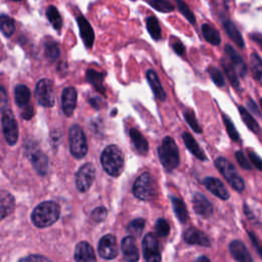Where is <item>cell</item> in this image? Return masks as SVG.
I'll return each instance as SVG.
<instances>
[{"label":"cell","instance_id":"1","mask_svg":"<svg viewBox=\"0 0 262 262\" xmlns=\"http://www.w3.org/2000/svg\"><path fill=\"white\" fill-rule=\"evenodd\" d=\"M59 215V205L53 201H46L35 207L31 219L36 227L44 228L54 224L58 220Z\"/></svg>","mask_w":262,"mask_h":262},{"label":"cell","instance_id":"2","mask_svg":"<svg viewBox=\"0 0 262 262\" xmlns=\"http://www.w3.org/2000/svg\"><path fill=\"white\" fill-rule=\"evenodd\" d=\"M100 162L103 170L113 177H118L124 169L123 152L115 144L107 145L102 150Z\"/></svg>","mask_w":262,"mask_h":262},{"label":"cell","instance_id":"3","mask_svg":"<svg viewBox=\"0 0 262 262\" xmlns=\"http://www.w3.org/2000/svg\"><path fill=\"white\" fill-rule=\"evenodd\" d=\"M158 155L162 166L167 171H172L178 167L180 162L179 150L172 137H164L161 145L158 148Z\"/></svg>","mask_w":262,"mask_h":262},{"label":"cell","instance_id":"4","mask_svg":"<svg viewBox=\"0 0 262 262\" xmlns=\"http://www.w3.org/2000/svg\"><path fill=\"white\" fill-rule=\"evenodd\" d=\"M133 194L141 201H150L157 192V184L150 173L144 172L137 177L132 187Z\"/></svg>","mask_w":262,"mask_h":262},{"label":"cell","instance_id":"5","mask_svg":"<svg viewBox=\"0 0 262 262\" xmlns=\"http://www.w3.org/2000/svg\"><path fill=\"white\" fill-rule=\"evenodd\" d=\"M215 166L234 190L239 192L244 190L245 182L234 166L228 160L223 157H219L215 160Z\"/></svg>","mask_w":262,"mask_h":262},{"label":"cell","instance_id":"6","mask_svg":"<svg viewBox=\"0 0 262 262\" xmlns=\"http://www.w3.org/2000/svg\"><path fill=\"white\" fill-rule=\"evenodd\" d=\"M70 151L76 159H82L88 151L87 139L84 131L79 125H72L69 130Z\"/></svg>","mask_w":262,"mask_h":262},{"label":"cell","instance_id":"7","mask_svg":"<svg viewBox=\"0 0 262 262\" xmlns=\"http://www.w3.org/2000/svg\"><path fill=\"white\" fill-rule=\"evenodd\" d=\"M1 125L4 138L9 145H14L18 139V126L9 107L3 106L1 111Z\"/></svg>","mask_w":262,"mask_h":262},{"label":"cell","instance_id":"8","mask_svg":"<svg viewBox=\"0 0 262 262\" xmlns=\"http://www.w3.org/2000/svg\"><path fill=\"white\" fill-rule=\"evenodd\" d=\"M26 152L36 172L42 176L46 175L49 164L47 156L34 142L26 146Z\"/></svg>","mask_w":262,"mask_h":262},{"label":"cell","instance_id":"9","mask_svg":"<svg viewBox=\"0 0 262 262\" xmlns=\"http://www.w3.org/2000/svg\"><path fill=\"white\" fill-rule=\"evenodd\" d=\"M35 96L38 103L45 107H51L54 104L53 83L49 79H41L35 89Z\"/></svg>","mask_w":262,"mask_h":262},{"label":"cell","instance_id":"10","mask_svg":"<svg viewBox=\"0 0 262 262\" xmlns=\"http://www.w3.org/2000/svg\"><path fill=\"white\" fill-rule=\"evenodd\" d=\"M95 179V167L91 163L84 164L76 173V186L80 192H86Z\"/></svg>","mask_w":262,"mask_h":262},{"label":"cell","instance_id":"11","mask_svg":"<svg viewBox=\"0 0 262 262\" xmlns=\"http://www.w3.org/2000/svg\"><path fill=\"white\" fill-rule=\"evenodd\" d=\"M142 253L145 261L159 262L162 260L159 242L152 232L147 233L142 241Z\"/></svg>","mask_w":262,"mask_h":262},{"label":"cell","instance_id":"12","mask_svg":"<svg viewBox=\"0 0 262 262\" xmlns=\"http://www.w3.org/2000/svg\"><path fill=\"white\" fill-rule=\"evenodd\" d=\"M97 251L99 256L102 259L106 260H112L118 256V245H117V239L116 236L113 234H106L103 235L97 246Z\"/></svg>","mask_w":262,"mask_h":262},{"label":"cell","instance_id":"13","mask_svg":"<svg viewBox=\"0 0 262 262\" xmlns=\"http://www.w3.org/2000/svg\"><path fill=\"white\" fill-rule=\"evenodd\" d=\"M193 211L203 218H209L213 215V206L211 202L201 192H195L192 198Z\"/></svg>","mask_w":262,"mask_h":262},{"label":"cell","instance_id":"14","mask_svg":"<svg viewBox=\"0 0 262 262\" xmlns=\"http://www.w3.org/2000/svg\"><path fill=\"white\" fill-rule=\"evenodd\" d=\"M121 250L125 261L135 262L139 259V252L136 245V241L133 235H128L122 239Z\"/></svg>","mask_w":262,"mask_h":262},{"label":"cell","instance_id":"15","mask_svg":"<svg viewBox=\"0 0 262 262\" xmlns=\"http://www.w3.org/2000/svg\"><path fill=\"white\" fill-rule=\"evenodd\" d=\"M77 105V90L74 87H67L61 93L62 112L67 117H71Z\"/></svg>","mask_w":262,"mask_h":262},{"label":"cell","instance_id":"16","mask_svg":"<svg viewBox=\"0 0 262 262\" xmlns=\"http://www.w3.org/2000/svg\"><path fill=\"white\" fill-rule=\"evenodd\" d=\"M204 185L206 188L212 192L214 195L221 200H228L229 199V191L225 187V185L222 183L221 180L215 177H206L203 180Z\"/></svg>","mask_w":262,"mask_h":262},{"label":"cell","instance_id":"17","mask_svg":"<svg viewBox=\"0 0 262 262\" xmlns=\"http://www.w3.org/2000/svg\"><path fill=\"white\" fill-rule=\"evenodd\" d=\"M76 19H77V24L80 31V36L83 40L84 45L87 48H92L93 42H94V31L90 23L83 15H79Z\"/></svg>","mask_w":262,"mask_h":262},{"label":"cell","instance_id":"18","mask_svg":"<svg viewBox=\"0 0 262 262\" xmlns=\"http://www.w3.org/2000/svg\"><path fill=\"white\" fill-rule=\"evenodd\" d=\"M183 239L189 245H199L202 247H210L211 242L209 237L201 230L196 228H188L183 233Z\"/></svg>","mask_w":262,"mask_h":262},{"label":"cell","instance_id":"19","mask_svg":"<svg viewBox=\"0 0 262 262\" xmlns=\"http://www.w3.org/2000/svg\"><path fill=\"white\" fill-rule=\"evenodd\" d=\"M224 51H225V53H226V55H227L229 61H230L231 64L233 66L234 70L236 71L237 75H239V76H242V77H245V76L247 75L248 70H247V66H246L244 59L242 58V56H241V55L233 49V47H232L231 45H229V44L225 45Z\"/></svg>","mask_w":262,"mask_h":262},{"label":"cell","instance_id":"20","mask_svg":"<svg viewBox=\"0 0 262 262\" xmlns=\"http://www.w3.org/2000/svg\"><path fill=\"white\" fill-rule=\"evenodd\" d=\"M229 252L231 256L239 262H252L253 258L250 255L245 244L241 241L234 239L229 244Z\"/></svg>","mask_w":262,"mask_h":262},{"label":"cell","instance_id":"21","mask_svg":"<svg viewBox=\"0 0 262 262\" xmlns=\"http://www.w3.org/2000/svg\"><path fill=\"white\" fill-rule=\"evenodd\" d=\"M75 260L77 262L83 261H96L94 250L88 242H80L75 248Z\"/></svg>","mask_w":262,"mask_h":262},{"label":"cell","instance_id":"22","mask_svg":"<svg viewBox=\"0 0 262 262\" xmlns=\"http://www.w3.org/2000/svg\"><path fill=\"white\" fill-rule=\"evenodd\" d=\"M182 139L183 142L186 146V148L194 156L196 157L199 160L201 161H205L207 160V157L204 152V150L200 147V145L198 144V142L194 140V138L192 137V135L188 132H183L182 133Z\"/></svg>","mask_w":262,"mask_h":262},{"label":"cell","instance_id":"23","mask_svg":"<svg viewBox=\"0 0 262 262\" xmlns=\"http://www.w3.org/2000/svg\"><path fill=\"white\" fill-rule=\"evenodd\" d=\"M146 79L148 81V84L154 92V94L156 95L157 98H159L160 100L164 101L166 99V93L161 85V82L159 80L158 75L156 74V72L154 70H148L146 72Z\"/></svg>","mask_w":262,"mask_h":262},{"label":"cell","instance_id":"24","mask_svg":"<svg viewBox=\"0 0 262 262\" xmlns=\"http://www.w3.org/2000/svg\"><path fill=\"white\" fill-rule=\"evenodd\" d=\"M104 76L105 75L103 73H99L93 69H88L86 71L87 81L95 88L96 91H98L102 95H105V88L103 86Z\"/></svg>","mask_w":262,"mask_h":262},{"label":"cell","instance_id":"25","mask_svg":"<svg viewBox=\"0 0 262 262\" xmlns=\"http://www.w3.org/2000/svg\"><path fill=\"white\" fill-rule=\"evenodd\" d=\"M130 138L136 148V150L141 155H146L148 152V142L144 136L136 128H131L129 130Z\"/></svg>","mask_w":262,"mask_h":262},{"label":"cell","instance_id":"26","mask_svg":"<svg viewBox=\"0 0 262 262\" xmlns=\"http://www.w3.org/2000/svg\"><path fill=\"white\" fill-rule=\"evenodd\" d=\"M223 25V29L226 32L227 36L239 47V48H244L245 47V42L244 39L239 33V31L237 30V28L235 27V25L229 20V19H225L222 23Z\"/></svg>","mask_w":262,"mask_h":262},{"label":"cell","instance_id":"27","mask_svg":"<svg viewBox=\"0 0 262 262\" xmlns=\"http://www.w3.org/2000/svg\"><path fill=\"white\" fill-rule=\"evenodd\" d=\"M14 99L15 103L23 108L24 106L28 105L31 99V91L30 89L23 84L16 85L14 88Z\"/></svg>","mask_w":262,"mask_h":262},{"label":"cell","instance_id":"28","mask_svg":"<svg viewBox=\"0 0 262 262\" xmlns=\"http://www.w3.org/2000/svg\"><path fill=\"white\" fill-rule=\"evenodd\" d=\"M171 203H172L173 211H174L177 219L179 220V222L185 223L187 221L188 214H187V210H186L184 202L180 198L171 196Z\"/></svg>","mask_w":262,"mask_h":262},{"label":"cell","instance_id":"29","mask_svg":"<svg viewBox=\"0 0 262 262\" xmlns=\"http://www.w3.org/2000/svg\"><path fill=\"white\" fill-rule=\"evenodd\" d=\"M201 30H202L203 37L205 38V40L207 42H209L210 44L215 45V46L220 44V42H221L220 34L214 27H212L209 24H203Z\"/></svg>","mask_w":262,"mask_h":262},{"label":"cell","instance_id":"30","mask_svg":"<svg viewBox=\"0 0 262 262\" xmlns=\"http://www.w3.org/2000/svg\"><path fill=\"white\" fill-rule=\"evenodd\" d=\"M14 204V198L12 194L5 191L1 192V220L12 213Z\"/></svg>","mask_w":262,"mask_h":262},{"label":"cell","instance_id":"31","mask_svg":"<svg viewBox=\"0 0 262 262\" xmlns=\"http://www.w3.org/2000/svg\"><path fill=\"white\" fill-rule=\"evenodd\" d=\"M250 68L254 79L260 85H262V60L255 52H253L250 56Z\"/></svg>","mask_w":262,"mask_h":262},{"label":"cell","instance_id":"32","mask_svg":"<svg viewBox=\"0 0 262 262\" xmlns=\"http://www.w3.org/2000/svg\"><path fill=\"white\" fill-rule=\"evenodd\" d=\"M45 13H46L47 19L52 25L53 29L56 30V31H60V29L62 28V18H61L60 13L56 9V7L53 6V5H49L46 8Z\"/></svg>","mask_w":262,"mask_h":262},{"label":"cell","instance_id":"33","mask_svg":"<svg viewBox=\"0 0 262 262\" xmlns=\"http://www.w3.org/2000/svg\"><path fill=\"white\" fill-rule=\"evenodd\" d=\"M221 63H222V67H223V70L231 84V86L235 89H239V81H238V78H237V73L236 71L234 70L233 66L231 64L230 61H227L225 58H222L221 59Z\"/></svg>","mask_w":262,"mask_h":262},{"label":"cell","instance_id":"34","mask_svg":"<svg viewBox=\"0 0 262 262\" xmlns=\"http://www.w3.org/2000/svg\"><path fill=\"white\" fill-rule=\"evenodd\" d=\"M145 25H146L147 32L149 33L150 37L154 40H160L162 38V30H161L159 20H158V18L156 16H154V15L148 16L146 18Z\"/></svg>","mask_w":262,"mask_h":262},{"label":"cell","instance_id":"35","mask_svg":"<svg viewBox=\"0 0 262 262\" xmlns=\"http://www.w3.org/2000/svg\"><path fill=\"white\" fill-rule=\"evenodd\" d=\"M238 112L241 114V118L244 121V123L246 124V126L254 133H259L260 132V127L258 125V123L256 122V120L253 118V116L251 115V112L249 113L244 106H238Z\"/></svg>","mask_w":262,"mask_h":262},{"label":"cell","instance_id":"36","mask_svg":"<svg viewBox=\"0 0 262 262\" xmlns=\"http://www.w3.org/2000/svg\"><path fill=\"white\" fill-rule=\"evenodd\" d=\"M44 53H45V56L50 61H55L59 57V54H60L58 44L51 39L47 40L44 43Z\"/></svg>","mask_w":262,"mask_h":262},{"label":"cell","instance_id":"37","mask_svg":"<svg viewBox=\"0 0 262 262\" xmlns=\"http://www.w3.org/2000/svg\"><path fill=\"white\" fill-rule=\"evenodd\" d=\"M0 28H1L2 34H3L5 37L8 38V37H10V36L14 33V31H15V24H14V20H13L10 16H8V15L2 13L1 16H0Z\"/></svg>","mask_w":262,"mask_h":262},{"label":"cell","instance_id":"38","mask_svg":"<svg viewBox=\"0 0 262 262\" xmlns=\"http://www.w3.org/2000/svg\"><path fill=\"white\" fill-rule=\"evenodd\" d=\"M145 221L142 218H136L130 221L127 225V231L133 236H139L144 228Z\"/></svg>","mask_w":262,"mask_h":262},{"label":"cell","instance_id":"39","mask_svg":"<svg viewBox=\"0 0 262 262\" xmlns=\"http://www.w3.org/2000/svg\"><path fill=\"white\" fill-rule=\"evenodd\" d=\"M148 3L152 8L160 12L168 13L174 10V5L167 0H148Z\"/></svg>","mask_w":262,"mask_h":262},{"label":"cell","instance_id":"40","mask_svg":"<svg viewBox=\"0 0 262 262\" xmlns=\"http://www.w3.org/2000/svg\"><path fill=\"white\" fill-rule=\"evenodd\" d=\"M183 116H184V119L186 121V123L190 126V128L196 132V133H202V127L199 125V122L194 116V113L192 112V110L190 108H187L184 111L183 113Z\"/></svg>","mask_w":262,"mask_h":262},{"label":"cell","instance_id":"41","mask_svg":"<svg viewBox=\"0 0 262 262\" xmlns=\"http://www.w3.org/2000/svg\"><path fill=\"white\" fill-rule=\"evenodd\" d=\"M177 7L179 9V11L182 13V15L191 24L194 25L195 24V16L192 13L191 9L188 7V5L183 1V0H175Z\"/></svg>","mask_w":262,"mask_h":262},{"label":"cell","instance_id":"42","mask_svg":"<svg viewBox=\"0 0 262 262\" xmlns=\"http://www.w3.org/2000/svg\"><path fill=\"white\" fill-rule=\"evenodd\" d=\"M222 118H223V122H224V125H225V128L227 130V133L229 135V137L233 140V141H238L239 139V134L235 128V126L233 125L232 121L226 116V115H222Z\"/></svg>","mask_w":262,"mask_h":262},{"label":"cell","instance_id":"43","mask_svg":"<svg viewBox=\"0 0 262 262\" xmlns=\"http://www.w3.org/2000/svg\"><path fill=\"white\" fill-rule=\"evenodd\" d=\"M156 232L159 236L165 237L169 234L170 232V225L167 222V220L163 218H159L156 222Z\"/></svg>","mask_w":262,"mask_h":262},{"label":"cell","instance_id":"44","mask_svg":"<svg viewBox=\"0 0 262 262\" xmlns=\"http://www.w3.org/2000/svg\"><path fill=\"white\" fill-rule=\"evenodd\" d=\"M209 71V74H210V77L211 79L213 80V82L218 86V87H223L224 84H225V80H224V77L223 75L221 74V72L215 68V67H210L208 69Z\"/></svg>","mask_w":262,"mask_h":262},{"label":"cell","instance_id":"45","mask_svg":"<svg viewBox=\"0 0 262 262\" xmlns=\"http://www.w3.org/2000/svg\"><path fill=\"white\" fill-rule=\"evenodd\" d=\"M107 216V210L104 207H97L91 212V218L95 222H102Z\"/></svg>","mask_w":262,"mask_h":262},{"label":"cell","instance_id":"46","mask_svg":"<svg viewBox=\"0 0 262 262\" xmlns=\"http://www.w3.org/2000/svg\"><path fill=\"white\" fill-rule=\"evenodd\" d=\"M235 159H236L237 163L239 164V166L243 169H245V170H252V166H251L250 162L248 161L247 157L245 156V154L242 150L235 151Z\"/></svg>","mask_w":262,"mask_h":262},{"label":"cell","instance_id":"47","mask_svg":"<svg viewBox=\"0 0 262 262\" xmlns=\"http://www.w3.org/2000/svg\"><path fill=\"white\" fill-rule=\"evenodd\" d=\"M248 156L250 158L251 163L254 165V167L259 171H262V159L255 151L251 149H248Z\"/></svg>","mask_w":262,"mask_h":262},{"label":"cell","instance_id":"48","mask_svg":"<svg viewBox=\"0 0 262 262\" xmlns=\"http://www.w3.org/2000/svg\"><path fill=\"white\" fill-rule=\"evenodd\" d=\"M248 235H249V237H250V241H251V243H252L254 249L257 251V253L259 254V256L262 258V246L260 245V243H259L258 238L256 237L255 233L252 232V231H248Z\"/></svg>","mask_w":262,"mask_h":262},{"label":"cell","instance_id":"49","mask_svg":"<svg viewBox=\"0 0 262 262\" xmlns=\"http://www.w3.org/2000/svg\"><path fill=\"white\" fill-rule=\"evenodd\" d=\"M88 102H89L94 108H96V110H99V108H101V107L104 105V101H103L100 97H97V96L89 97Z\"/></svg>","mask_w":262,"mask_h":262},{"label":"cell","instance_id":"50","mask_svg":"<svg viewBox=\"0 0 262 262\" xmlns=\"http://www.w3.org/2000/svg\"><path fill=\"white\" fill-rule=\"evenodd\" d=\"M34 116V108L32 105H26L21 111V118L25 120H30Z\"/></svg>","mask_w":262,"mask_h":262},{"label":"cell","instance_id":"51","mask_svg":"<svg viewBox=\"0 0 262 262\" xmlns=\"http://www.w3.org/2000/svg\"><path fill=\"white\" fill-rule=\"evenodd\" d=\"M172 47L174 49V51L178 54V55H183L185 53V46L182 44V42L180 41H175L172 43Z\"/></svg>","mask_w":262,"mask_h":262},{"label":"cell","instance_id":"52","mask_svg":"<svg viewBox=\"0 0 262 262\" xmlns=\"http://www.w3.org/2000/svg\"><path fill=\"white\" fill-rule=\"evenodd\" d=\"M19 261H50L48 258L44 257V256H41V255H30V256H27V257H24V258H20Z\"/></svg>","mask_w":262,"mask_h":262},{"label":"cell","instance_id":"53","mask_svg":"<svg viewBox=\"0 0 262 262\" xmlns=\"http://www.w3.org/2000/svg\"><path fill=\"white\" fill-rule=\"evenodd\" d=\"M247 104H248V106H249V108H250V112H253V113H254L255 115H257V116H261V115H260V112H259V110H258L257 104H256L251 98L247 100Z\"/></svg>","mask_w":262,"mask_h":262},{"label":"cell","instance_id":"54","mask_svg":"<svg viewBox=\"0 0 262 262\" xmlns=\"http://www.w3.org/2000/svg\"><path fill=\"white\" fill-rule=\"evenodd\" d=\"M251 38L258 44V45H260L261 46V48H262V37L260 36V35H257V34H253V35H251Z\"/></svg>","mask_w":262,"mask_h":262},{"label":"cell","instance_id":"55","mask_svg":"<svg viewBox=\"0 0 262 262\" xmlns=\"http://www.w3.org/2000/svg\"><path fill=\"white\" fill-rule=\"evenodd\" d=\"M6 93H5V89L3 87H1V102H2V107L5 106L4 103L6 102Z\"/></svg>","mask_w":262,"mask_h":262},{"label":"cell","instance_id":"56","mask_svg":"<svg viewBox=\"0 0 262 262\" xmlns=\"http://www.w3.org/2000/svg\"><path fill=\"white\" fill-rule=\"evenodd\" d=\"M196 261H207V262H209L210 259L207 258V257H205V256H202V257H199V258L196 259Z\"/></svg>","mask_w":262,"mask_h":262},{"label":"cell","instance_id":"57","mask_svg":"<svg viewBox=\"0 0 262 262\" xmlns=\"http://www.w3.org/2000/svg\"><path fill=\"white\" fill-rule=\"evenodd\" d=\"M260 104H261V108H262V98H261V100H260Z\"/></svg>","mask_w":262,"mask_h":262},{"label":"cell","instance_id":"58","mask_svg":"<svg viewBox=\"0 0 262 262\" xmlns=\"http://www.w3.org/2000/svg\"><path fill=\"white\" fill-rule=\"evenodd\" d=\"M13 1H16V2H18V1H21V0H13Z\"/></svg>","mask_w":262,"mask_h":262}]
</instances>
